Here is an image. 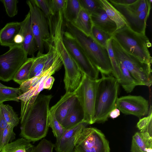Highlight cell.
I'll use <instances>...</instances> for the list:
<instances>
[{"mask_svg": "<svg viewBox=\"0 0 152 152\" xmlns=\"http://www.w3.org/2000/svg\"><path fill=\"white\" fill-rule=\"evenodd\" d=\"M97 80L95 105V123H104L110 112L115 108L119 84L114 77L101 75Z\"/></svg>", "mask_w": 152, "mask_h": 152, "instance_id": "obj_3", "label": "cell"}, {"mask_svg": "<svg viewBox=\"0 0 152 152\" xmlns=\"http://www.w3.org/2000/svg\"><path fill=\"white\" fill-rule=\"evenodd\" d=\"M97 80H92L84 74L77 88V98L83 112V122L88 124L95 123V105Z\"/></svg>", "mask_w": 152, "mask_h": 152, "instance_id": "obj_8", "label": "cell"}, {"mask_svg": "<svg viewBox=\"0 0 152 152\" xmlns=\"http://www.w3.org/2000/svg\"><path fill=\"white\" fill-rule=\"evenodd\" d=\"M26 3L29 9L31 25L38 48V53H43L45 44H48L50 40L48 21L33 0L27 1Z\"/></svg>", "mask_w": 152, "mask_h": 152, "instance_id": "obj_9", "label": "cell"}, {"mask_svg": "<svg viewBox=\"0 0 152 152\" xmlns=\"http://www.w3.org/2000/svg\"><path fill=\"white\" fill-rule=\"evenodd\" d=\"M0 107L8 124L14 127L17 126L19 123L20 118L14 110L12 107L9 104H4L2 103L0 104Z\"/></svg>", "mask_w": 152, "mask_h": 152, "instance_id": "obj_30", "label": "cell"}, {"mask_svg": "<svg viewBox=\"0 0 152 152\" xmlns=\"http://www.w3.org/2000/svg\"><path fill=\"white\" fill-rule=\"evenodd\" d=\"M22 94L19 88H14L8 86L0 87V104L7 101L19 102L20 101L18 98Z\"/></svg>", "mask_w": 152, "mask_h": 152, "instance_id": "obj_28", "label": "cell"}, {"mask_svg": "<svg viewBox=\"0 0 152 152\" xmlns=\"http://www.w3.org/2000/svg\"><path fill=\"white\" fill-rule=\"evenodd\" d=\"M36 6L44 14L47 19L51 16L49 0H33Z\"/></svg>", "mask_w": 152, "mask_h": 152, "instance_id": "obj_40", "label": "cell"}, {"mask_svg": "<svg viewBox=\"0 0 152 152\" xmlns=\"http://www.w3.org/2000/svg\"><path fill=\"white\" fill-rule=\"evenodd\" d=\"M14 127L8 124L4 130L0 140V152L4 146L15 139V134L13 131Z\"/></svg>", "mask_w": 152, "mask_h": 152, "instance_id": "obj_35", "label": "cell"}, {"mask_svg": "<svg viewBox=\"0 0 152 152\" xmlns=\"http://www.w3.org/2000/svg\"><path fill=\"white\" fill-rule=\"evenodd\" d=\"M115 105L123 113L139 118L148 114L149 111L148 101L140 96L129 95L118 98Z\"/></svg>", "mask_w": 152, "mask_h": 152, "instance_id": "obj_12", "label": "cell"}, {"mask_svg": "<svg viewBox=\"0 0 152 152\" xmlns=\"http://www.w3.org/2000/svg\"><path fill=\"white\" fill-rule=\"evenodd\" d=\"M151 0H137L132 4L122 5L110 3L113 5L124 17L139 13L151 5Z\"/></svg>", "mask_w": 152, "mask_h": 152, "instance_id": "obj_20", "label": "cell"}, {"mask_svg": "<svg viewBox=\"0 0 152 152\" xmlns=\"http://www.w3.org/2000/svg\"><path fill=\"white\" fill-rule=\"evenodd\" d=\"M63 40L67 50L81 72L92 80L98 79L99 71L75 39L66 31L64 32Z\"/></svg>", "mask_w": 152, "mask_h": 152, "instance_id": "obj_11", "label": "cell"}, {"mask_svg": "<svg viewBox=\"0 0 152 152\" xmlns=\"http://www.w3.org/2000/svg\"><path fill=\"white\" fill-rule=\"evenodd\" d=\"M82 8L90 14L102 8L100 0H79Z\"/></svg>", "mask_w": 152, "mask_h": 152, "instance_id": "obj_36", "label": "cell"}, {"mask_svg": "<svg viewBox=\"0 0 152 152\" xmlns=\"http://www.w3.org/2000/svg\"><path fill=\"white\" fill-rule=\"evenodd\" d=\"M55 81V78L52 76L48 77L45 81L44 85V89L50 90L51 89Z\"/></svg>", "mask_w": 152, "mask_h": 152, "instance_id": "obj_44", "label": "cell"}, {"mask_svg": "<svg viewBox=\"0 0 152 152\" xmlns=\"http://www.w3.org/2000/svg\"><path fill=\"white\" fill-rule=\"evenodd\" d=\"M66 31L75 39L91 61L101 75H109L112 69L108 51L91 36L78 30L71 23L66 22Z\"/></svg>", "mask_w": 152, "mask_h": 152, "instance_id": "obj_2", "label": "cell"}, {"mask_svg": "<svg viewBox=\"0 0 152 152\" xmlns=\"http://www.w3.org/2000/svg\"><path fill=\"white\" fill-rule=\"evenodd\" d=\"M151 120H152V107L151 105L148 116L140 119L137 123L136 127L139 130H142L147 126Z\"/></svg>", "mask_w": 152, "mask_h": 152, "instance_id": "obj_41", "label": "cell"}, {"mask_svg": "<svg viewBox=\"0 0 152 152\" xmlns=\"http://www.w3.org/2000/svg\"><path fill=\"white\" fill-rule=\"evenodd\" d=\"M48 52L46 53H37L35 57L29 75V79L36 76L39 73L42 72V70L48 58Z\"/></svg>", "mask_w": 152, "mask_h": 152, "instance_id": "obj_29", "label": "cell"}, {"mask_svg": "<svg viewBox=\"0 0 152 152\" xmlns=\"http://www.w3.org/2000/svg\"><path fill=\"white\" fill-rule=\"evenodd\" d=\"M1 1L3 4L7 15L10 17H14L18 13L17 0H2Z\"/></svg>", "mask_w": 152, "mask_h": 152, "instance_id": "obj_38", "label": "cell"}, {"mask_svg": "<svg viewBox=\"0 0 152 152\" xmlns=\"http://www.w3.org/2000/svg\"><path fill=\"white\" fill-rule=\"evenodd\" d=\"M53 72L51 69L49 68L45 71L42 72L39 75L23 83L18 87L22 94L30 90L41 81L45 76L49 73Z\"/></svg>", "mask_w": 152, "mask_h": 152, "instance_id": "obj_31", "label": "cell"}, {"mask_svg": "<svg viewBox=\"0 0 152 152\" xmlns=\"http://www.w3.org/2000/svg\"><path fill=\"white\" fill-rule=\"evenodd\" d=\"M20 23V28L19 33L23 38V42L21 45L28 55L34 57L38 48L31 28L29 12L24 20Z\"/></svg>", "mask_w": 152, "mask_h": 152, "instance_id": "obj_15", "label": "cell"}, {"mask_svg": "<svg viewBox=\"0 0 152 152\" xmlns=\"http://www.w3.org/2000/svg\"><path fill=\"white\" fill-rule=\"evenodd\" d=\"M7 86L3 85L0 82V87H7Z\"/></svg>", "mask_w": 152, "mask_h": 152, "instance_id": "obj_47", "label": "cell"}, {"mask_svg": "<svg viewBox=\"0 0 152 152\" xmlns=\"http://www.w3.org/2000/svg\"><path fill=\"white\" fill-rule=\"evenodd\" d=\"M66 0H49L51 15H54L61 11H63Z\"/></svg>", "mask_w": 152, "mask_h": 152, "instance_id": "obj_39", "label": "cell"}, {"mask_svg": "<svg viewBox=\"0 0 152 152\" xmlns=\"http://www.w3.org/2000/svg\"><path fill=\"white\" fill-rule=\"evenodd\" d=\"M110 3L122 5H128L135 2L137 0H109Z\"/></svg>", "mask_w": 152, "mask_h": 152, "instance_id": "obj_43", "label": "cell"}, {"mask_svg": "<svg viewBox=\"0 0 152 152\" xmlns=\"http://www.w3.org/2000/svg\"><path fill=\"white\" fill-rule=\"evenodd\" d=\"M49 126L52 128L54 135L56 139L60 137L65 130L57 120L55 112L50 110L49 116Z\"/></svg>", "mask_w": 152, "mask_h": 152, "instance_id": "obj_33", "label": "cell"}, {"mask_svg": "<svg viewBox=\"0 0 152 152\" xmlns=\"http://www.w3.org/2000/svg\"><path fill=\"white\" fill-rule=\"evenodd\" d=\"M84 114L79 103L64 120L61 125L66 129H71L83 122Z\"/></svg>", "mask_w": 152, "mask_h": 152, "instance_id": "obj_23", "label": "cell"}, {"mask_svg": "<svg viewBox=\"0 0 152 152\" xmlns=\"http://www.w3.org/2000/svg\"><path fill=\"white\" fill-rule=\"evenodd\" d=\"M91 36L98 43L105 48L107 41L112 38L111 36L94 25Z\"/></svg>", "mask_w": 152, "mask_h": 152, "instance_id": "obj_34", "label": "cell"}, {"mask_svg": "<svg viewBox=\"0 0 152 152\" xmlns=\"http://www.w3.org/2000/svg\"><path fill=\"white\" fill-rule=\"evenodd\" d=\"M34 57L28 58L15 75L13 80L20 85L29 79V75Z\"/></svg>", "mask_w": 152, "mask_h": 152, "instance_id": "obj_27", "label": "cell"}, {"mask_svg": "<svg viewBox=\"0 0 152 152\" xmlns=\"http://www.w3.org/2000/svg\"><path fill=\"white\" fill-rule=\"evenodd\" d=\"M120 114V111L118 109L115 108L112 110L110 113L109 117L114 119L118 117Z\"/></svg>", "mask_w": 152, "mask_h": 152, "instance_id": "obj_45", "label": "cell"}, {"mask_svg": "<svg viewBox=\"0 0 152 152\" xmlns=\"http://www.w3.org/2000/svg\"><path fill=\"white\" fill-rule=\"evenodd\" d=\"M71 23L85 34L91 35L93 25L90 14L84 9L81 8L76 20Z\"/></svg>", "mask_w": 152, "mask_h": 152, "instance_id": "obj_22", "label": "cell"}, {"mask_svg": "<svg viewBox=\"0 0 152 152\" xmlns=\"http://www.w3.org/2000/svg\"><path fill=\"white\" fill-rule=\"evenodd\" d=\"M151 6V5L139 13L124 17L128 27L131 30L137 33L145 34L146 22L150 15Z\"/></svg>", "mask_w": 152, "mask_h": 152, "instance_id": "obj_17", "label": "cell"}, {"mask_svg": "<svg viewBox=\"0 0 152 152\" xmlns=\"http://www.w3.org/2000/svg\"><path fill=\"white\" fill-rule=\"evenodd\" d=\"M73 152H110L109 142L100 130L85 127L76 140Z\"/></svg>", "mask_w": 152, "mask_h": 152, "instance_id": "obj_7", "label": "cell"}, {"mask_svg": "<svg viewBox=\"0 0 152 152\" xmlns=\"http://www.w3.org/2000/svg\"><path fill=\"white\" fill-rule=\"evenodd\" d=\"M28 55L21 45H15L0 55V80L7 82L13 80L15 73L27 60Z\"/></svg>", "mask_w": 152, "mask_h": 152, "instance_id": "obj_10", "label": "cell"}, {"mask_svg": "<svg viewBox=\"0 0 152 152\" xmlns=\"http://www.w3.org/2000/svg\"><path fill=\"white\" fill-rule=\"evenodd\" d=\"M117 62L121 72L120 78L118 81L127 93H131L139 84L123 64L120 62Z\"/></svg>", "mask_w": 152, "mask_h": 152, "instance_id": "obj_24", "label": "cell"}, {"mask_svg": "<svg viewBox=\"0 0 152 152\" xmlns=\"http://www.w3.org/2000/svg\"><path fill=\"white\" fill-rule=\"evenodd\" d=\"M64 31H54L51 35L50 41L62 61L65 69L64 79L66 92H73L80 84L84 75L71 56L63 40Z\"/></svg>", "mask_w": 152, "mask_h": 152, "instance_id": "obj_5", "label": "cell"}, {"mask_svg": "<svg viewBox=\"0 0 152 152\" xmlns=\"http://www.w3.org/2000/svg\"><path fill=\"white\" fill-rule=\"evenodd\" d=\"M112 38L109 39L107 43L106 48L108 51L112 66L113 74L114 77L118 80L120 76V71L113 53L112 45Z\"/></svg>", "mask_w": 152, "mask_h": 152, "instance_id": "obj_32", "label": "cell"}, {"mask_svg": "<svg viewBox=\"0 0 152 152\" xmlns=\"http://www.w3.org/2000/svg\"><path fill=\"white\" fill-rule=\"evenodd\" d=\"M20 28V23L12 22L7 23L0 31V44L10 48L16 45L14 42L15 37Z\"/></svg>", "mask_w": 152, "mask_h": 152, "instance_id": "obj_18", "label": "cell"}, {"mask_svg": "<svg viewBox=\"0 0 152 152\" xmlns=\"http://www.w3.org/2000/svg\"><path fill=\"white\" fill-rule=\"evenodd\" d=\"M8 124L3 115L0 107V140L2 133L4 129L7 127Z\"/></svg>", "mask_w": 152, "mask_h": 152, "instance_id": "obj_42", "label": "cell"}, {"mask_svg": "<svg viewBox=\"0 0 152 152\" xmlns=\"http://www.w3.org/2000/svg\"><path fill=\"white\" fill-rule=\"evenodd\" d=\"M53 96L39 94L32 108L21 124L20 135L30 141L45 137L49 126V104Z\"/></svg>", "mask_w": 152, "mask_h": 152, "instance_id": "obj_1", "label": "cell"}, {"mask_svg": "<svg viewBox=\"0 0 152 152\" xmlns=\"http://www.w3.org/2000/svg\"><path fill=\"white\" fill-rule=\"evenodd\" d=\"M79 103L76 89L73 92H66L50 110L55 112L56 118L61 124L64 120Z\"/></svg>", "mask_w": 152, "mask_h": 152, "instance_id": "obj_13", "label": "cell"}, {"mask_svg": "<svg viewBox=\"0 0 152 152\" xmlns=\"http://www.w3.org/2000/svg\"><path fill=\"white\" fill-rule=\"evenodd\" d=\"M102 8L108 17L116 24L117 30L125 26L128 27L127 23L121 14L108 0H100Z\"/></svg>", "mask_w": 152, "mask_h": 152, "instance_id": "obj_21", "label": "cell"}, {"mask_svg": "<svg viewBox=\"0 0 152 152\" xmlns=\"http://www.w3.org/2000/svg\"><path fill=\"white\" fill-rule=\"evenodd\" d=\"M88 124L81 123L70 129H65L62 136L56 139L55 145L56 152H73L75 142Z\"/></svg>", "mask_w": 152, "mask_h": 152, "instance_id": "obj_14", "label": "cell"}, {"mask_svg": "<svg viewBox=\"0 0 152 152\" xmlns=\"http://www.w3.org/2000/svg\"><path fill=\"white\" fill-rule=\"evenodd\" d=\"M112 37L127 53L142 62L151 64L152 58L148 49L151 45L145 34L135 32L125 26L117 30Z\"/></svg>", "mask_w": 152, "mask_h": 152, "instance_id": "obj_4", "label": "cell"}, {"mask_svg": "<svg viewBox=\"0 0 152 152\" xmlns=\"http://www.w3.org/2000/svg\"><path fill=\"white\" fill-rule=\"evenodd\" d=\"M23 41V36L19 33L15 37L14 41L16 45H21Z\"/></svg>", "mask_w": 152, "mask_h": 152, "instance_id": "obj_46", "label": "cell"}, {"mask_svg": "<svg viewBox=\"0 0 152 152\" xmlns=\"http://www.w3.org/2000/svg\"><path fill=\"white\" fill-rule=\"evenodd\" d=\"M34 146L30 141L23 137L9 143L0 152H31Z\"/></svg>", "mask_w": 152, "mask_h": 152, "instance_id": "obj_25", "label": "cell"}, {"mask_svg": "<svg viewBox=\"0 0 152 152\" xmlns=\"http://www.w3.org/2000/svg\"><path fill=\"white\" fill-rule=\"evenodd\" d=\"M94 26L111 36L117 29L115 23L108 16L102 8L90 14Z\"/></svg>", "mask_w": 152, "mask_h": 152, "instance_id": "obj_16", "label": "cell"}, {"mask_svg": "<svg viewBox=\"0 0 152 152\" xmlns=\"http://www.w3.org/2000/svg\"><path fill=\"white\" fill-rule=\"evenodd\" d=\"M55 144L45 139L42 140L37 145L34 146L31 152H53Z\"/></svg>", "mask_w": 152, "mask_h": 152, "instance_id": "obj_37", "label": "cell"}, {"mask_svg": "<svg viewBox=\"0 0 152 152\" xmlns=\"http://www.w3.org/2000/svg\"><path fill=\"white\" fill-rule=\"evenodd\" d=\"M112 45L116 61L123 64L139 85L150 87L152 83L151 64L142 62L127 53L112 38Z\"/></svg>", "mask_w": 152, "mask_h": 152, "instance_id": "obj_6", "label": "cell"}, {"mask_svg": "<svg viewBox=\"0 0 152 152\" xmlns=\"http://www.w3.org/2000/svg\"><path fill=\"white\" fill-rule=\"evenodd\" d=\"M152 137L147 132H136L132 137L131 152H152Z\"/></svg>", "mask_w": 152, "mask_h": 152, "instance_id": "obj_19", "label": "cell"}, {"mask_svg": "<svg viewBox=\"0 0 152 152\" xmlns=\"http://www.w3.org/2000/svg\"><path fill=\"white\" fill-rule=\"evenodd\" d=\"M82 8L79 0H66L63 11L66 22L74 23L77 18Z\"/></svg>", "mask_w": 152, "mask_h": 152, "instance_id": "obj_26", "label": "cell"}]
</instances>
